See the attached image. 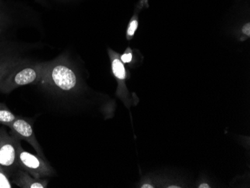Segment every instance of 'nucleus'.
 <instances>
[{
	"mask_svg": "<svg viewBox=\"0 0 250 188\" xmlns=\"http://www.w3.org/2000/svg\"><path fill=\"white\" fill-rule=\"evenodd\" d=\"M59 94L73 92L77 85V77L64 57L43 63V74L39 84Z\"/></svg>",
	"mask_w": 250,
	"mask_h": 188,
	"instance_id": "f257e3e1",
	"label": "nucleus"
},
{
	"mask_svg": "<svg viewBox=\"0 0 250 188\" xmlns=\"http://www.w3.org/2000/svg\"><path fill=\"white\" fill-rule=\"evenodd\" d=\"M43 70V63L26 60L8 73L0 82V92L9 94L19 87L39 84Z\"/></svg>",
	"mask_w": 250,
	"mask_h": 188,
	"instance_id": "f03ea898",
	"label": "nucleus"
},
{
	"mask_svg": "<svg viewBox=\"0 0 250 188\" xmlns=\"http://www.w3.org/2000/svg\"><path fill=\"white\" fill-rule=\"evenodd\" d=\"M18 168L29 172L36 179H45L54 175L55 170L47 160L28 152L20 144L18 152Z\"/></svg>",
	"mask_w": 250,
	"mask_h": 188,
	"instance_id": "7ed1b4c3",
	"label": "nucleus"
},
{
	"mask_svg": "<svg viewBox=\"0 0 250 188\" xmlns=\"http://www.w3.org/2000/svg\"><path fill=\"white\" fill-rule=\"evenodd\" d=\"M21 140L0 127V166L11 178L18 166V146Z\"/></svg>",
	"mask_w": 250,
	"mask_h": 188,
	"instance_id": "20e7f679",
	"label": "nucleus"
},
{
	"mask_svg": "<svg viewBox=\"0 0 250 188\" xmlns=\"http://www.w3.org/2000/svg\"><path fill=\"white\" fill-rule=\"evenodd\" d=\"M22 47L3 38L0 39V82L17 66L26 61Z\"/></svg>",
	"mask_w": 250,
	"mask_h": 188,
	"instance_id": "39448f33",
	"label": "nucleus"
},
{
	"mask_svg": "<svg viewBox=\"0 0 250 188\" xmlns=\"http://www.w3.org/2000/svg\"><path fill=\"white\" fill-rule=\"evenodd\" d=\"M8 127L11 130L10 134L11 135L15 136L20 140H25L27 142L29 145L36 150L38 155L43 159L47 160L34 132L33 121L18 116Z\"/></svg>",
	"mask_w": 250,
	"mask_h": 188,
	"instance_id": "423d86ee",
	"label": "nucleus"
},
{
	"mask_svg": "<svg viewBox=\"0 0 250 188\" xmlns=\"http://www.w3.org/2000/svg\"><path fill=\"white\" fill-rule=\"evenodd\" d=\"M11 181L14 185L21 188H47L49 184L47 179H36L20 168L12 174Z\"/></svg>",
	"mask_w": 250,
	"mask_h": 188,
	"instance_id": "0eeeda50",
	"label": "nucleus"
},
{
	"mask_svg": "<svg viewBox=\"0 0 250 188\" xmlns=\"http://www.w3.org/2000/svg\"><path fill=\"white\" fill-rule=\"evenodd\" d=\"M17 116L5 104L0 102V125L8 127L16 119Z\"/></svg>",
	"mask_w": 250,
	"mask_h": 188,
	"instance_id": "6e6552de",
	"label": "nucleus"
},
{
	"mask_svg": "<svg viewBox=\"0 0 250 188\" xmlns=\"http://www.w3.org/2000/svg\"><path fill=\"white\" fill-rule=\"evenodd\" d=\"M112 69L115 77L119 81H124L126 78V71L123 63L121 61L120 59L114 57V56L112 60Z\"/></svg>",
	"mask_w": 250,
	"mask_h": 188,
	"instance_id": "1a4fd4ad",
	"label": "nucleus"
},
{
	"mask_svg": "<svg viewBox=\"0 0 250 188\" xmlns=\"http://www.w3.org/2000/svg\"><path fill=\"white\" fill-rule=\"evenodd\" d=\"M11 22V18H9L8 14L5 13L0 9V35H1V37L3 38V34L9 27Z\"/></svg>",
	"mask_w": 250,
	"mask_h": 188,
	"instance_id": "9d476101",
	"label": "nucleus"
},
{
	"mask_svg": "<svg viewBox=\"0 0 250 188\" xmlns=\"http://www.w3.org/2000/svg\"><path fill=\"white\" fill-rule=\"evenodd\" d=\"M13 183L6 171L0 166V188H12Z\"/></svg>",
	"mask_w": 250,
	"mask_h": 188,
	"instance_id": "9b49d317",
	"label": "nucleus"
},
{
	"mask_svg": "<svg viewBox=\"0 0 250 188\" xmlns=\"http://www.w3.org/2000/svg\"><path fill=\"white\" fill-rule=\"evenodd\" d=\"M137 27H138V21H136V20H133V21H131L130 24H129L128 28H127V39H130L131 38H133Z\"/></svg>",
	"mask_w": 250,
	"mask_h": 188,
	"instance_id": "f8f14e48",
	"label": "nucleus"
},
{
	"mask_svg": "<svg viewBox=\"0 0 250 188\" xmlns=\"http://www.w3.org/2000/svg\"><path fill=\"white\" fill-rule=\"evenodd\" d=\"M133 59V55L131 53H125L121 57V61L123 63H129Z\"/></svg>",
	"mask_w": 250,
	"mask_h": 188,
	"instance_id": "ddd939ff",
	"label": "nucleus"
},
{
	"mask_svg": "<svg viewBox=\"0 0 250 188\" xmlns=\"http://www.w3.org/2000/svg\"><path fill=\"white\" fill-rule=\"evenodd\" d=\"M243 32H244V34L247 35V36H250V23H247V25L244 26L243 28Z\"/></svg>",
	"mask_w": 250,
	"mask_h": 188,
	"instance_id": "4468645a",
	"label": "nucleus"
},
{
	"mask_svg": "<svg viewBox=\"0 0 250 188\" xmlns=\"http://www.w3.org/2000/svg\"><path fill=\"white\" fill-rule=\"evenodd\" d=\"M199 188H209L210 187H209L208 185H207V184H203V185H201L200 186H199Z\"/></svg>",
	"mask_w": 250,
	"mask_h": 188,
	"instance_id": "2eb2a0df",
	"label": "nucleus"
},
{
	"mask_svg": "<svg viewBox=\"0 0 250 188\" xmlns=\"http://www.w3.org/2000/svg\"><path fill=\"white\" fill-rule=\"evenodd\" d=\"M143 188H152L153 187L151 186V185H144L143 187H142Z\"/></svg>",
	"mask_w": 250,
	"mask_h": 188,
	"instance_id": "dca6fc26",
	"label": "nucleus"
},
{
	"mask_svg": "<svg viewBox=\"0 0 250 188\" xmlns=\"http://www.w3.org/2000/svg\"><path fill=\"white\" fill-rule=\"evenodd\" d=\"M170 188H179V187H176V186H172V187H169Z\"/></svg>",
	"mask_w": 250,
	"mask_h": 188,
	"instance_id": "f3484780",
	"label": "nucleus"
}]
</instances>
